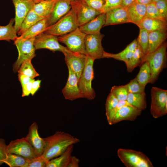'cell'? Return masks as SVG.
<instances>
[{
    "label": "cell",
    "instance_id": "38",
    "mask_svg": "<svg viewBox=\"0 0 167 167\" xmlns=\"http://www.w3.org/2000/svg\"><path fill=\"white\" fill-rule=\"evenodd\" d=\"M129 93H137L144 92L145 86L140 84L135 78L126 85Z\"/></svg>",
    "mask_w": 167,
    "mask_h": 167
},
{
    "label": "cell",
    "instance_id": "25",
    "mask_svg": "<svg viewBox=\"0 0 167 167\" xmlns=\"http://www.w3.org/2000/svg\"><path fill=\"white\" fill-rule=\"evenodd\" d=\"M74 148V145L69 146L61 155L47 162L46 167H68Z\"/></svg>",
    "mask_w": 167,
    "mask_h": 167
},
{
    "label": "cell",
    "instance_id": "7",
    "mask_svg": "<svg viewBox=\"0 0 167 167\" xmlns=\"http://www.w3.org/2000/svg\"><path fill=\"white\" fill-rule=\"evenodd\" d=\"M36 37L25 39L17 38L14 41L18 52V58L14 63L13 70L17 72L22 64L27 60H30L36 56L34 43Z\"/></svg>",
    "mask_w": 167,
    "mask_h": 167
},
{
    "label": "cell",
    "instance_id": "10",
    "mask_svg": "<svg viewBox=\"0 0 167 167\" xmlns=\"http://www.w3.org/2000/svg\"><path fill=\"white\" fill-rule=\"evenodd\" d=\"M71 9L75 15L79 27L101 13L85 4L81 0L71 1Z\"/></svg>",
    "mask_w": 167,
    "mask_h": 167
},
{
    "label": "cell",
    "instance_id": "13",
    "mask_svg": "<svg viewBox=\"0 0 167 167\" xmlns=\"http://www.w3.org/2000/svg\"><path fill=\"white\" fill-rule=\"evenodd\" d=\"M63 54L67 66L75 74L78 80L85 66L86 55L70 51Z\"/></svg>",
    "mask_w": 167,
    "mask_h": 167
},
{
    "label": "cell",
    "instance_id": "45",
    "mask_svg": "<svg viewBox=\"0 0 167 167\" xmlns=\"http://www.w3.org/2000/svg\"><path fill=\"white\" fill-rule=\"evenodd\" d=\"M7 145L5 139L0 138V165L4 163L3 161L8 154L6 149Z\"/></svg>",
    "mask_w": 167,
    "mask_h": 167
},
{
    "label": "cell",
    "instance_id": "35",
    "mask_svg": "<svg viewBox=\"0 0 167 167\" xmlns=\"http://www.w3.org/2000/svg\"><path fill=\"white\" fill-rule=\"evenodd\" d=\"M149 32L144 29H140L137 39L138 43L141 47L144 55L147 54L148 45Z\"/></svg>",
    "mask_w": 167,
    "mask_h": 167
},
{
    "label": "cell",
    "instance_id": "1",
    "mask_svg": "<svg viewBox=\"0 0 167 167\" xmlns=\"http://www.w3.org/2000/svg\"><path fill=\"white\" fill-rule=\"evenodd\" d=\"M44 139L45 146L42 155L48 161L60 156L69 146L80 141L79 139L62 131H57Z\"/></svg>",
    "mask_w": 167,
    "mask_h": 167
},
{
    "label": "cell",
    "instance_id": "6",
    "mask_svg": "<svg viewBox=\"0 0 167 167\" xmlns=\"http://www.w3.org/2000/svg\"><path fill=\"white\" fill-rule=\"evenodd\" d=\"M86 34L77 27L73 31L58 36V41L65 44L70 51L87 55L85 46Z\"/></svg>",
    "mask_w": 167,
    "mask_h": 167
},
{
    "label": "cell",
    "instance_id": "37",
    "mask_svg": "<svg viewBox=\"0 0 167 167\" xmlns=\"http://www.w3.org/2000/svg\"><path fill=\"white\" fill-rule=\"evenodd\" d=\"M145 17L149 18L167 21L160 14L156 8L154 3L152 2L146 5Z\"/></svg>",
    "mask_w": 167,
    "mask_h": 167
},
{
    "label": "cell",
    "instance_id": "39",
    "mask_svg": "<svg viewBox=\"0 0 167 167\" xmlns=\"http://www.w3.org/2000/svg\"><path fill=\"white\" fill-rule=\"evenodd\" d=\"M119 101L114 95L110 92L107 96L105 104V114L106 117L117 105Z\"/></svg>",
    "mask_w": 167,
    "mask_h": 167
},
{
    "label": "cell",
    "instance_id": "50",
    "mask_svg": "<svg viewBox=\"0 0 167 167\" xmlns=\"http://www.w3.org/2000/svg\"><path fill=\"white\" fill-rule=\"evenodd\" d=\"M136 1V0H122L121 7H126Z\"/></svg>",
    "mask_w": 167,
    "mask_h": 167
},
{
    "label": "cell",
    "instance_id": "3",
    "mask_svg": "<svg viewBox=\"0 0 167 167\" xmlns=\"http://www.w3.org/2000/svg\"><path fill=\"white\" fill-rule=\"evenodd\" d=\"M94 61L88 55H86L85 66L78 80V87L83 98L89 100L94 99L96 96L95 92L92 86L94 78Z\"/></svg>",
    "mask_w": 167,
    "mask_h": 167
},
{
    "label": "cell",
    "instance_id": "2",
    "mask_svg": "<svg viewBox=\"0 0 167 167\" xmlns=\"http://www.w3.org/2000/svg\"><path fill=\"white\" fill-rule=\"evenodd\" d=\"M166 48L167 43H164L155 51L143 57L142 63L147 61L150 67L151 76L149 83L154 84L160 73L166 67Z\"/></svg>",
    "mask_w": 167,
    "mask_h": 167
},
{
    "label": "cell",
    "instance_id": "51",
    "mask_svg": "<svg viewBox=\"0 0 167 167\" xmlns=\"http://www.w3.org/2000/svg\"><path fill=\"white\" fill-rule=\"evenodd\" d=\"M136 1L146 6L152 2V0H136Z\"/></svg>",
    "mask_w": 167,
    "mask_h": 167
},
{
    "label": "cell",
    "instance_id": "28",
    "mask_svg": "<svg viewBox=\"0 0 167 167\" xmlns=\"http://www.w3.org/2000/svg\"><path fill=\"white\" fill-rule=\"evenodd\" d=\"M14 23V18H12L7 25H0V41H14L17 38V32L13 25Z\"/></svg>",
    "mask_w": 167,
    "mask_h": 167
},
{
    "label": "cell",
    "instance_id": "22",
    "mask_svg": "<svg viewBox=\"0 0 167 167\" xmlns=\"http://www.w3.org/2000/svg\"><path fill=\"white\" fill-rule=\"evenodd\" d=\"M138 45L137 40L135 39L128 45L124 50L118 53L114 54L104 51L102 58H113L122 61L126 63L130 59Z\"/></svg>",
    "mask_w": 167,
    "mask_h": 167
},
{
    "label": "cell",
    "instance_id": "27",
    "mask_svg": "<svg viewBox=\"0 0 167 167\" xmlns=\"http://www.w3.org/2000/svg\"><path fill=\"white\" fill-rule=\"evenodd\" d=\"M47 28V18L43 19L31 26L17 38L25 39L36 37L41 33L44 32Z\"/></svg>",
    "mask_w": 167,
    "mask_h": 167
},
{
    "label": "cell",
    "instance_id": "54",
    "mask_svg": "<svg viewBox=\"0 0 167 167\" xmlns=\"http://www.w3.org/2000/svg\"><path fill=\"white\" fill-rule=\"evenodd\" d=\"M71 1H73V0H70Z\"/></svg>",
    "mask_w": 167,
    "mask_h": 167
},
{
    "label": "cell",
    "instance_id": "44",
    "mask_svg": "<svg viewBox=\"0 0 167 167\" xmlns=\"http://www.w3.org/2000/svg\"><path fill=\"white\" fill-rule=\"evenodd\" d=\"M105 1L103 13H105L112 9L121 7L122 0H105Z\"/></svg>",
    "mask_w": 167,
    "mask_h": 167
},
{
    "label": "cell",
    "instance_id": "16",
    "mask_svg": "<svg viewBox=\"0 0 167 167\" xmlns=\"http://www.w3.org/2000/svg\"><path fill=\"white\" fill-rule=\"evenodd\" d=\"M36 122H33L29 126L28 133L25 137L32 146L37 156L42 155L45 146L44 138L40 136Z\"/></svg>",
    "mask_w": 167,
    "mask_h": 167
},
{
    "label": "cell",
    "instance_id": "52",
    "mask_svg": "<svg viewBox=\"0 0 167 167\" xmlns=\"http://www.w3.org/2000/svg\"><path fill=\"white\" fill-rule=\"evenodd\" d=\"M45 0H33L35 4L38 3L41 1H44Z\"/></svg>",
    "mask_w": 167,
    "mask_h": 167
},
{
    "label": "cell",
    "instance_id": "32",
    "mask_svg": "<svg viewBox=\"0 0 167 167\" xmlns=\"http://www.w3.org/2000/svg\"><path fill=\"white\" fill-rule=\"evenodd\" d=\"M29 160L17 155L8 154L3 163L10 167H26Z\"/></svg>",
    "mask_w": 167,
    "mask_h": 167
},
{
    "label": "cell",
    "instance_id": "15",
    "mask_svg": "<svg viewBox=\"0 0 167 167\" xmlns=\"http://www.w3.org/2000/svg\"><path fill=\"white\" fill-rule=\"evenodd\" d=\"M68 77L66 84L62 90L65 99L70 101L83 98L78 86V79L75 74L67 66Z\"/></svg>",
    "mask_w": 167,
    "mask_h": 167
},
{
    "label": "cell",
    "instance_id": "12",
    "mask_svg": "<svg viewBox=\"0 0 167 167\" xmlns=\"http://www.w3.org/2000/svg\"><path fill=\"white\" fill-rule=\"evenodd\" d=\"M104 36L100 32L86 36L85 46L87 55L94 60L102 58L104 50L101 41Z\"/></svg>",
    "mask_w": 167,
    "mask_h": 167
},
{
    "label": "cell",
    "instance_id": "23",
    "mask_svg": "<svg viewBox=\"0 0 167 167\" xmlns=\"http://www.w3.org/2000/svg\"><path fill=\"white\" fill-rule=\"evenodd\" d=\"M166 38V31L157 30L149 32L148 45L146 54L158 49L164 43Z\"/></svg>",
    "mask_w": 167,
    "mask_h": 167
},
{
    "label": "cell",
    "instance_id": "49",
    "mask_svg": "<svg viewBox=\"0 0 167 167\" xmlns=\"http://www.w3.org/2000/svg\"><path fill=\"white\" fill-rule=\"evenodd\" d=\"M80 160L75 156H72L70 158L68 167H78Z\"/></svg>",
    "mask_w": 167,
    "mask_h": 167
},
{
    "label": "cell",
    "instance_id": "14",
    "mask_svg": "<svg viewBox=\"0 0 167 167\" xmlns=\"http://www.w3.org/2000/svg\"><path fill=\"white\" fill-rule=\"evenodd\" d=\"M15 9V28L19 31L23 20L35 4L33 0H12Z\"/></svg>",
    "mask_w": 167,
    "mask_h": 167
},
{
    "label": "cell",
    "instance_id": "21",
    "mask_svg": "<svg viewBox=\"0 0 167 167\" xmlns=\"http://www.w3.org/2000/svg\"><path fill=\"white\" fill-rule=\"evenodd\" d=\"M105 19V13H101L79 27L81 31L86 35L98 33L100 32L101 28L104 26Z\"/></svg>",
    "mask_w": 167,
    "mask_h": 167
},
{
    "label": "cell",
    "instance_id": "41",
    "mask_svg": "<svg viewBox=\"0 0 167 167\" xmlns=\"http://www.w3.org/2000/svg\"><path fill=\"white\" fill-rule=\"evenodd\" d=\"M48 161L42 155L29 160L26 167H45Z\"/></svg>",
    "mask_w": 167,
    "mask_h": 167
},
{
    "label": "cell",
    "instance_id": "30",
    "mask_svg": "<svg viewBox=\"0 0 167 167\" xmlns=\"http://www.w3.org/2000/svg\"><path fill=\"white\" fill-rule=\"evenodd\" d=\"M43 19L36 14L32 8L22 22L17 34L20 36L30 27Z\"/></svg>",
    "mask_w": 167,
    "mask_h": 167
},
{
    "label": "cell",
    "instance_id": "47",
    "mask_svg": "<svg viewBox=\"0 0 167 167\" xmlns=\"http://www.w3.org/2000/svg\"><path fill=\"white\" fill-rule=\"evenodd\" d=\"M18 77L19 80L21 83L22 88L25 85L33 79L28 76L19 73L18 74Z\"/></svg>",
    "mask_w": 167,
    "mask_h": 167
},
{
    "label": "cell",
    "instance_id": "18",
    "mask_svg": "<svg viewBox=\"0 0 167 167\" xmlns=\"http://www.w3.org/2000/svg\"><path fill=\"white\" fill-rule=\"evenodd\" d=\"M105 22L104 26L130 23L126 7H119L105 13Z\"/></svg>",
    "mask_w": 167,
    "mask_h": 167
},
{
    "label": "cell",
    "instance_id": "46",
    "mask_svg": "<svg viewBox=\"0 0 167 167\" xmlns=\"http://www.w3.org/2000/svg\"><path fill=\"white\" fill-rule=\"evenodd\" d=\"M34 80V79H33L25 85L22 88V97L28 96L31 94L32 85Z\"/></svg>",
    "mask_w": 167,
    "mask_h": 167
},
{
    "label": "cell",
    "instance_id": "17",
    "mask_svg": "<svg viewBox=\"0 0 167 167\" xmlns=\"http://www.w3.org/2000/svg\"><path fill=\"white\" fill-rule=\"evenodd\" d=\"M70 0H58L49 15L47 18V27L57 22L71 9Z\"/></svg>",
    "mask_w": 167,
    "mask_h": 167
},
{
    "label": "cell",
    "instance_id": "48",
    "mask_svg": "<svg viewBox=\"0 0 167 167\" xmlns=\"http://www.w3.org/2000/svg\"><path fill=\"white\" fill-rule=\"evenodd\" d=\"M41 82V80L39 79L36 80H34L33 81L31 93L32 96L34 95L40 88Z\"/></svg>",
    "mask_w": 167,
    "mask_h": 167
},
{
    "label": "cell",
    "instance_id": "33",
    "mask_svg": "<svg viewBox=\"0 0 167 167\" xmlns=\"http://www.w3.org/2000/svg\"><path fill=\"white\" fill-rule=\"evenodd\" d=\"M140 66L139 72L135 78L140 84L146 86L148 83H150L151 76L149 64L147 61H145Z\"/></svg>",
    "mask_w": 167,
    "mask_h": 167
},
{
    "label": "cell",
    "instance_id": "53",
    "mask_svg": "<svg viewBox=\"0 0 167 167\" xmlns=\"http://www.w3.org/2000/svg\"><path fill=\"white\" fill-rule=\"evenodd\" d=\"M152 0V2L154 3L160 0Z\"/></svg>",
    "mask_w": 167,
    "mask_h": 167
},
{
    "label": "cell",
    "instance_id": "36",
    "mask_svg": "<svg viewBox=\"0 0 167 167\" xmlns=\"http://www.w3.org/2000/svg\"><path fill=\"white\" fill-rule=\"evenodd\" d=\"M110 92L114 95L119 101L126 100L129 93L126 85L114 86L111 88Z\"/></svg>",
    "mask_w": 167,
    "mask_h": 167
},
{
    "label": "cell",
    "instance_id": "34",
    "mask_svg": "<svg viewBox=\"0 0 167 167\" xmlns=\"http://www.w3.org/2000/svg\"><path fill=\"white\" fill-rule=\"evenodd\" d=\"M17 72L19 74L25 75L33 79L39 75L32 65L31 60L29 59L22 64Z\"/></svg>",
    "mask_w": 167,
    "mask_h": 167
},
{
    "label": "cell",
    "instance_id": "8",
    "mask_svg": "<svg viewBox=\"0 0 167 167\" xmlns=\"http://www.w3.org/2000/svg\"><path fill=\"white\" fill-rule=\"evenodd\" d=\"M150 112L153 117L157 118L167 113V90L156 87L151 89Z\"/></svg>",
    "mask_w": 167,
    "mask_h": 167
},
{
    "label": "cell",
    "instance_id": "11",
    "mask_svg": "<svg viewBox=\"0 0 167 167\" xmlns=\"http://www.w3.org/2000/svg\"><path fill=\"white\" fill-rule=\"evenodd\" d=\"M8 154L22 156L28 160L37 156L33 148L25 137L11 141L7 145Z\"/></svg>",
    "mask_w": 167,
    "mask_h": 167
},
{
    "label": "cell",
    "instance_id": "40",
    "mask_svg": "<svg viewBox=\"0 0 167 167\" xmlns=\"http://www.w3.org/2000/svg\"><path fill=\"white\" fill-rule=\"evenodd\" d=\"M84 4L101 13H103L105 0H81Z\"/></svg>",
    "mask_w": 167,
    "mask_h": 167
},
{
    "label": "cell",
    "instance_id": "5",
    "mask_svg": "<svg viewBox=\"0 0 167 167\" xmlns=\"http://www.w3.org/2000/svg\"><path fill=\"white\" fill-rule=\"evenodd\" d=\"M79 27L75 15L71 9L44 32L59 36L68 33Z\"/></svg>",
    "mask_w": 167,
    "mask_h": 167
},
{
    "label": "cell",
    "instance_id": "43",
    "mask_svg": "<svg viewBox=\"0 0 167 167\" xmlns=\"http://www.w3.org/2000/svg\"><path fill=\"white\" fill-rule=\"evenodd\" d=\"M154 3L160 14L167 21V0H160Z\"/></svg>",
    "mask_w": 167,
    "mask_h": 167
},
{
    "label": "cell",
    "instance_id": "29",
    "mask_svg": "<svg viewBox=\"0 0 167 167\" xmlns=\"http://www.w3.org/2000/svg\"><path fill=\"white\" fill-rule=\"evenodd\" d=\"M126 101L131 106L142 111L146 108V94L145 92L129 93Z\"/></svg>",
    "mask_w": 167,
    "mask_h": 167
},
{
    "label": "cell",
    "instance_id": "42",
    "mask_svg": "<svg viewBox=\"0 0 167 167\" xmlns=\"http://www.w3.org/2000/svg\"><path fill=\"white\" fill-rule=\"evenodd\" d=\"M127 105H131L126 100H122L119 101L117 105L106 117L108 122L109 125H112V123L114 117L118 110L123 106Z\"/></svg>",
    "mask_w": 167,
    "mask_h": 167
},
{
    "label": "cell",
    "instance_id": "24",
    "mask_svg": "<svg viewBox=\"0 0 167 167\" xmlns=\"http://www.w3.org/2000/svg\"><path fill=\"white\" fill-rule=\"evenodd\" d=\"M138 26L139 29H144L148 32L157 30L166 31L167 21L145 17Z\"/></svg>",
    "mask_w": 167,
    "mask_h": 167
},
{
    "label": "cell",
    "instance_id": "26",
    "mask_svg": "<svg viewBox=\"0 0 167 167\" xmlns=\"http://www.w3.org/2000/svg\"><path fill=\"white\" fill-rule=\"evenodd\" d=\"M58 0H45L35 4L32 8L34 12L40 17L47 18L52 12Z\"/></svg>",
    "mask_w": 167,
    "mask_h": 167
},
{
    "label": "cell",
    "instance_id": "4",
    "mask_svg": "<svg viewBox=\"0 0 167 167\" xmlns=\"http://www.w3.org/2000/svg\"><path fill=\"white\" fill-rule=\"evenodd\" d=\"M117 154L126 167H153L148 157L142 152L132 149L119 148Z\"/></svg>",
    "mask_w": 167,
    "mask_h": 167
},
{
    "label": "cell",
    "instance_id": "19",
    "mask_svg": "<svg viewBox=\"0 0 167 167\" xmlns=\"http://www.w3.org/2000/svg\"><path fill=\"white\" fill-rule=\"evenodd\" d=\"M142 111L131 105H125L121 108L116 113L112 125L125 120L134 121L141 113Z\"/></svg>",
    "mask_w": 167,
    "mask_h": 167
},
{
    "label": "cell",
    "instance_id": "31",
    "mask_svg": "<svg viewBox=\"0 0 167 167\" xmlns=\"http://www.w3.org/2000/svg\"><path fill=\"white\" fill-rule=\"evenodd\" d=\"M144 56L141 47L138 45L130 59L125 63L128 72H131L135 67L140 66Z\"/></svg>",
    "mask_w": 167,
    "mask_h": 167
},
{
    "label": "cell",
    "instance_id": "20",
    "mask_svg": "<svg viewBox=\"0 0 167 167\" xmlns=\"http://www.w3.org/2000/svg\"><path fill=\"white\" fill-rule=\"evenodd\" d=\"M126 8L130 23L138 26L145 16L146 6L135 1Z\"/></svg>",
    "mask_w": 167,
    "mask_h": 167
},
{
    "label": "cell",
    "instance_id": "9",
    "mask_svg": "<svg viewBox=\"0 0 167 167\" xmlns=\"http://www.w3.org/2000/svg\"><path fill=\"white\" fill-rule=\"evenodd\" d=\"M34 45L36 49H45L53 52L59 51L63 54L70 51L59 43L58 36L44 32L36 37Z\"/></svg>",
    "mask_w": 167,
    "mask_h": 167
}]
</instances>
